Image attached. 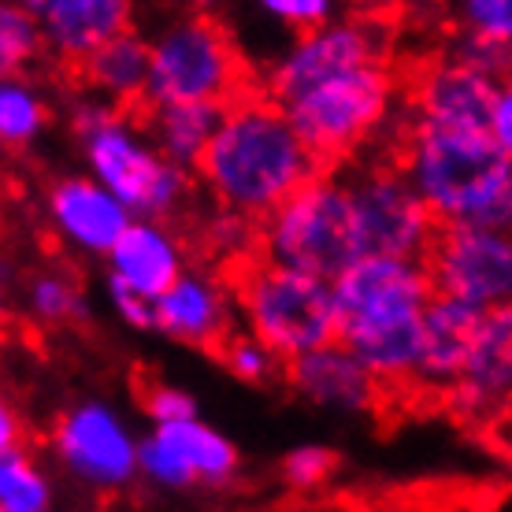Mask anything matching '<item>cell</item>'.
Wrapping results in <instances>:
<instances>
[{"label": "cell", "mask_w": 512, "mask_h": 512, "mask_svg": "<svg viewBox=\"0 0 512 512\" xmlns=\"http://www.w3.org/2000/svg\"><path fill=\"white\" fill-rule=\"evenodd\" d=\"M438 227L512 223V160L483 119L412 116L397 167Z\"/></svg>", "instance_id": "6da1fadb"}, {"label": "cell", "mask_w": 512, "mask_h": 512, "mask_svg": "<svg viewBox=\"0 0 512 512\" xmlns=\"http://www.w3.org/2000/svg\"><path fill=\"white\" fill-rule=\"evenodd\" d=\"M320 171L316 156L297 141L282 108L268 97H238L227 104L197 164L208 197L223 212L245 219H268Z\"/></svg>", "instance_id": "7a4b0ae2"}, {"label": "cell", "mask_w": 512, "mask_h": 512, "mask_svg": "<svg viewBox=\"0 0 512 512\" xmlns=\"http://www.w3.org/2000/svg\"><path fill=\"white\" fill-rule=\"evenodd\" d=\"M431 279L416 260H353L331 279L334 342L383 386L412 383Z\"/></svg>", "instance_id": "3957f363"}, {"label": "cell", "mask_w": 512, "mask_h": 512, "mask_svg": "<svg viewBox=\"0 0 512 512\" xmlns=\"http://www.w3.org/2000/svg\"><path fill=\"white\" fill-rule=\"evenodd\" d=\"M71 134L78 138L86 175L127 208L130 219H160L179 212L190 197V175L171 167L145 138L141 123L119 108L82 97L71 104Z\"/></svg>", "instance_id": "277c9868"}, {"label": "cell", "mask_w": 512, "mask_h": 512, "mask_svg": "<svg viewBox=\"0 0 512 512\" xmlns=\"http://www.w3.org/2000/svg\"><path fill=\"white\" fill-rule=\"evenodd\" d=\"M245 90V60L231 30L212 15L167 19L149 38L145 108L164 104H216L227 108Z\"/></svg>", "instance_id": "5b68a950"}, {"label": "cell", "mask_w": 512, "mask_h": 512, "mask_svg": "<svg viewBox=\"0 0 512 512\" xmlns=\"http://www.w3.org/2000/svg\"><path fill=\"white\" fill-rule=\"evenodd\" d=\"M264 264L331 282L357 260L349 223V186L331 171H320L282 201L256 231Z\"/></svg>", "instance_id": "8992f818"}, {"label": "cell", "mask_w": 512, "mask_h": 512, "mask_svg": "<svg viewBox=\"0 0 512 512\" xmlns=\"http://www.w3.org/2000/svg\"><path fill=\"white\" fill-rule=\"evenodd\" d=\"M234 308L245 323V334L256 338L279 364L334 342L331 282L312 275L253 264L238 279Z\"/></svg>", "instance_id": "52a82bcc"}, {"label": "cell", "mask_w": 512, "mask_h": 512, "mask_svg": "<svg viewBox=\"0 0 512 512\" xmlns=\"http://www.w3.org/2000/svg\"><path fill=\"white\" fill-rule=\"evenodd\" d=\"M394 101L397 78L390 67L379 64L320 82L279 108L297 141L323 167L327 160H342L357 153L364 141H372L394 112Z\"/></svg>", "instance_id": "ba28073f"}, {"label": "cell", "mask_w": 512, "mask_h": 512, "mask_svg": "<svg viewBox=\"0 0 512 512\" xmlns=\"http://www.w3.org/2000/svg\"><path fill=\"white\" fill-rule=\"evenodd\" d=\"M390 56V26L379 15H338L331 23L297 34L271 60L264 75V97L271 104H286L305 90L331 82L338 75L379 67Z\"/></svg>", "instance_id": "9c48e42d"}, {"label": "cell", "mask_w": 512, "mask_h": 512, "mask_svg": "<svg viewBox=\"0 0 512 512\" xmlns=\"http://www.w3.org/2000/svg\"><path fill=\"white\" fill-rule=\"evenodd\" d=\"M346 186L357 260H427L438 223L397 167H368Z\"/></svg>", "instance_id": "30bf717a"}, {"label": "cell", "mask_w": 512, "mask_h": 512, "mask_svg": "<svg viewBox=\"0 0 512 512\" xmlns=\"http://www.w3.org/2000/svg\"><path fill=\"white\" fill-rule=\"evenodd\" d=\"M141 435L104 397L67 405L52 423V453L64 472L97 494H119L138 483Z\"/></svg>", "instance_id": "8fae6325"}, {"label": "cell", "mask_w": 512, "mask_h": 512, "mask_svg": "<svg viewBox=\"0 0 512 512\" xmlns=\"http://www.w3.org/2000/svg\"><path fill=\"white\" fill-rule=\"evenodd\" d=\"M435 297H449L475 312L509 308L512 238L490 227H438L423 260Z\"/></svg>", "instance_id": "7c38bea8"}, {"label": "cell", "mask_w": 512, "mask_h": 512, "mask_svg": "<svg viewBox=\"0 0 512 512\" xmlns=\"http://www.w3.org/2000/svg\"><path fill=\"white\" fill-rule=\"evenodd\" d=\"M238 464V446L201 416L153 427L138 446V479L160 490L231 487Z\"/></svg>", "instance_id": "4fadbf2b"}, {"label": "cell", "mask_w": 512, "mask_h": 512, "mask_svg": "<svg viewBox=\"0 0 512 512\" xmlns=\"http://www.w3.org/2000/svg\"><path fill=\"white\" fill-rule=\"evenodd\" d=\"M234 290L212 271H182L153 301V331H160L171 342L197 349H216L234 334Z\"/></svg>", "instance_id": "5bb4252c"}, {"label": "cell", "mask_w": 512, "mask_h": 512, "mask_svg": "<svg viewBox=\"0 0 512 512\" xmlns=\"http://www.w3.org/2000/svg\"><path fill=\"white\" fill-rule=\"evenodd\" d=\"M512 390V312H483L461 379L449 390L453 412L468 423H494L505 412Z\"/></svg>", "instance_id": "9a60e30c"}, {"label": "cell", "mask_w": 512, "mask_h": 512, "mask_svg": "<svg viewBox=\"0 0 512 512\" xmlns=\"http://www.w3.org/2000/svg\"><path fill=\"white\" fill-rule=\"evenodd\" d=\"M56 238L78 256H108L119 234L130 227V212L90 175H64L45 197Z\"/></svg>", "instance_id": "2e32d148"}, {"label": "cell", "mask_w": 512, "mask_h": 512, "mask_svg": "<svg viewBox=\"0 0 512 512\" xmlns=\"http://www.w3.org/2000/svg\"><path fill=\"white\" fill-rule=\"evenodd\" d=\"M286 383L305 405L334 416H364L379 405V383L338 342L286 360Z\"/></svg>", "instance_id": "e0dca14e"}, {"label": "cell", "mask_w": 512, "mask_h": 512, "mask_svg": "<svg viewBox=\"0 0 512 512\" xmlns=\"http://www.w3.org/2000/svg\"><path fill=\"white\" fill-rule=\"evenodd\" d=\"M26 8L38 19L45 52L67 64H82L104 41L130 30L134 15L123 0H34Z\"/></svg>", "instance_id": "ac0fdd59"}, {"label": "cell", "mask_w": 512, "mask_h": 512, "mask_svg": "<svg viewBox=\"0 0 512 512\" xmlns=\"http://www.w3.org/2000/svg\"><path fill=\"white\" fill-rule=\"evenodd\" d=\"M104 260H108V279L149 301H156L186 271L182 238L160 219H130V227L119 234V242Z\"/></svg>", "instance_id": "d6986e66"}, {"label": "cell", "mask_w": 512, "mask_h": 512, "mask_svg": "<svg viewBox=\"0 0 512 512\" xmlns=\"http://www.w3.org/2000/svg\"><path fill=\"white\" fill-rule=\"evenodd\" d=\"M479 320H483V312H475V308H464L457 301H449V297H431V305L423 308L412 383H420L423 390L449 394L453 383L461 379L468 349H472L475 331H479Z\"/></svg>", "instance_id": "ffe728a7"}, {"label": "cell", "mask_w": 512, "mask_h": 512, "mask_svg": "<svg viewBox=\"0 0 512 512\" xmlns=\"http://www.w3.org/2000/svg\"><path fill=\"white\" fill-rule=\"evenodd\" d=\"M82 78L90 97L112 108L141 101L149 82V38L138 30H123L112 41H104L101 49L82 60Z\"/></svg>", "instance_id": "44dd1931"}, {"label": "cell", "mask_w": 512, "mask_h": 512, "mask_svg": "<svg viewBox=\"0 0 512 512\" xmlns=\"http://www.w3.org/2000/svg\"><path fill=\"white\" fill-rule=\"evenodd\" d=\"M219 119H223V108L216 104H164V108L145 112L141 130L167 164L190 175L193 167L201 164Z\"/></svg>", "instance_id": "7402d4cb"}, {"label": "cell", "mask_w": 512, "mask_h": 512, "mask_svg": "<svg viewBox=\"0 0 512 512\" xmlns=\"http://www.w3.org/2000/svg\"><path fill=\"white\" fill-rule=\"evenodd\" d=\"M52 108L30 78H0V149H26L45 134Z\"/></svg>", "instance_id": "603a6c76"}, {"label": "cell", "mask_w": 512, "mask_h": 512, "mask_svg": "<svg viewBox=\"0 0 512 512\" xmlns=\"http://www.w3.org/2000/svg\"><path fill=\"white\" fill-rule=\"evenodd\" d=\"M26 312L41 327H75L90 320V297L64 271H38L26 286Z\"/></svg>", "instance_id": "cb8c5ba5"}, {"label": "cell", "mask_w": 512, "mask_h": 512, "mask_svg": "<svg viewBox=\"0 0 512 512\" xmlns=\"http://www.w3.org/2000/svg\"><path fill=\"white\" fill-rule=\"evenodd\" d=\"M0 512H52V479L26 446L0 453Z\"/></svg>", "instance_id": "d4e9b609"}, {"label": "cell", "mask_w": 512, "mask_h": 512, "mask_svg": "<svg viewBox=\"0 0 512 512\" xmlns=\"http://www.w3.org/2000/svg\"><path fill=\"white\" fill-rule=\"evenodd\" d=\"M41 56L45 45L30 8L0 0V78H23Z\"/></svg>", "instance_id": "484cf974"}, {"label": "cell", "mask_w": 512, "mask_h": 512, "mask_svg": "<svg viewBox=\"0 0 512 512\" xmlns=\"http://www.w3.org/2000/svg\"><path fill=\"white\" fill-rule=\"evenodd\" d=\"M338 468V457H334L327 446H297L290 449L286 457H282V483L294 490V494H312V490H320L327 479L334 475Z\"/></svg>", "instance_id": "4316f807"}, {"label": "cell", "mask_w": 512, "mask_h": 512, "mask_svg": "<svg viewBox=\"0 0 512 512\" xmlns=\"http://www.w3.org/2000/svg\"><path fill=\"white\" fill-rule=\"evenodd\" d=\"M223 364H227V372L238 379V383H253V386H264L275 379L279 372V360L271 357L268 349L260 346L256 338L249 334H238L234 331L227 342H223Z\"/></svg>", "instance_id": "83f0119b"}, {"label": "cell", "mask_w": 512, "mask_h": 512, "mask_svg": "<svg viewBox=\"0 0 512 512\" xmlns=\"http://www.w3.org/2000/svg\"><path fill=\"white\" fill-rule=\"evenodd\" d=\"M464 34L494 45H509L512 38V4L509 0H464L461 4Z\"/></svg>", "instance_id": "f1b7e54d"}, {"label": "cell", "mask_w": 512, "mask_h": 512, "mask_svg": "<svg viewBox=\"0 0 512 512\" xmlns=\"http://www.w3.org/2000/svg\"><path fill=\"white\" fill-rule=\"evenodd\" d=\"M446 60L468 67L475 75L494 78V82H505V75H509V45L479 41V38H472V34H461V38L453 41V49H449Z\"/></svg>", "instance_id": "f546056e"}, {"label": "cell", "mask_w": 512, "mask_h": 512, "mask_svg": "<svg viewBox=\"0 0 512 512\" xmlns=\"http://www.w3.org/2000/svg\"><path fill=\"white\" fill-rule=\"evenodd\" d=\"M260 15H268L279 26H290V30L305 34V30H316V26L338 19L342 8L334 0H264Z\"/></svg>", "instance_id": "4dcf8cb0"}, {"label": "cell", "mask_w": 512, "mask_h": 512, "mask_svg": "<svg viewBox=\"0 0 512 512\" xmlns=\"http://www.w3.org/2000/svg\"><path fill=\"white\" fill-rule=\"evenodd\" d=\"M141 405H145V416L153 420V427H167V423L197 420L201 416L197 412V397L175 383H153L141 394Z\"/></svg>", "instance_id": "1f68e13d"}, {"label": "cell", "mask_w": 512, "mask_h": 512, "mask_svg": "<svg viewBox=\"0 0 512 512\" xmlns=\"http://www.w3.org/2000/svg\"><path fill=\"white\" fill-rule=\"evenodd\" d=\"M208 234H212V245H216L223 256H245L256 245L253 219L234 216V212H219V216L208 223Z\"/></svg>", "instance_id": "d6a6232c"}, {"label": "cell", "mask_w": 512, "mask_h": 512, "mask_svg": "<svg viewBox=\"0 0 512 512\" xmlns=\"http://www.w3.org/2000/svg\"><path fill=\"white\" fill-rule=\"evenodd\" d=\"M108 286V308L116 312L119 323H127L130 331H153V301L149 297L134 294L127 286H119V282H104Z\"/></svg>", "instance_id": "836d02e7"}, {"label": "cell", "mask_w": 512, "mask_h": 512, "mask_svg": "<svg viewBox=\"0 0 512 512\" xmlns=\"http://www.w3.org/2000/svg\"><path fill=\"white\" fill-rule=\"evenodd\" d=\"M490 138L498 141L505 153L512 149V90H509V82L498 90V101H494V108H490Z\"/></svg>", "instance_id": "e575fe53"}, {"label": "cell", "mask_w": 512, "mask_h": 512, "mask_svg": "<svg viewBox=\"0 0 512 512\" xmlns=\"http://www.w3.org/2000/svg\"><path fill=\"white\" fill-rule=\"evenodd\" d=\"M23 446V420L19 412L0 397V453H12V449Z\"/></svg>", "instance_id": "d590c367"}, {"label": "cell", "mask_w": 512, "mask_h": 512, "mask_svg": "<svg viewBox=\"0 0 512 512\" xmlns=\"http://www.w3.org/2000/svg\"><path fill=\"white\" fill-rule=\"evenodd\" d=\"M4 323H8V286L0 279V331H4Z\"/></svg>", "instance_id": "8d00e7d4"}]
</instances>
